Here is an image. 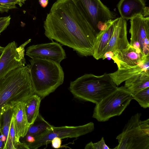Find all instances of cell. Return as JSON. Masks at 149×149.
<instances>
[{"mask_svg":"<svg viewBox=\"0 0 149 149\" xmlns=\"http://www.w3.org/2000/svg\"><path fill=\"white\" fill-rule=\"evenodd\" d=\"M34 94L27 65L12 70L0 79V112L25 102Z\"/></svg>","mask_w":149,"mask_h":149,"instance_id":"2","label":"cell"},{"mask_svg":"<svg viewBox=\"0 0 149 149\" xmlns=\"http://www.w3.org/2000/svg\"><path fill=\"white\" fill-rule=\"evenodd\" d=\"M52 147L55 148H58L61 146V139L58 137L53 139L51 141Z\"/></svg>","mask_w":149,"mask_h":149,"instance_id":"26","label":"cell"},{"mask_svg":"<svg viewBox=\"0 0 149 149\" xmlns=\"http://www.w3.org/2000/svg\"><path fill=\"white\" fill-rule=\"evenodd\" d=\"M94 124L90 122L85 125L76 126H53L44 133L35 139V141L28 145L30 149H36L51 143L55 137L61 139L77 138L93 132Z\"/></svg>","mask_w":149,"mask_h":149,"instance_id":"7","label":"cell"},{"mask_svg":"<svg viewBox=\"0 0 149 149\" xmlns=\"http://www.w3.org/2000/svg\"><path fill=\"white\" fill-rule=\"evenodd\" d=\"M111 37L103 52V56L107 52L113 54L129 47L130 44L127 37V21L121 17L115 19ZM103 57V56H102Z\"/></svg>","mask_w":149,"mask_h":149,"instance_id":"12","label":"cell"},{"mask_svg":"<svg viewBox=\"0 0 149 149\" xmlns=\"http://www.w3.org/2000/svg\"><path fill=\"white\" fill-rule=\"evenodd\" d=\"M117 7L120 17L126 21L138 15L149 16V7L146 6L145 0H120Z\"/></svg>","mask_w":149,"mask_h":149,"instance_id":"14","label":"cell"},{"mask_svg":"<svg viewBox=\"0 0 149 149\" xmlns=\"http://www.w3.org/2000/svg\"><path fill=\"white\" fill-rule=\"evenodd\" d=\"M141 113L132 116L116 137L114 149H149V119L142 120Z\"/></svg>","mask_w":149,"mask_h":149,"instance_id":"5","label":"cell"},{"mask_svg":"<svg viewBox=\"0 0 149 149\" xmlns=\"http://www.w3.org/2000/svg\"><path fill=\"white\" fill-rule=\"evenodd\" d=\"M38 1L41 6L44 8L46 7L48 3V1L47 0H39Z\"/></svg>","mask_w":149,"mask_h":149,"instance_id":"29","label":"cell"},{"mask_svg":"<svg viewBox=\"0 0 149 149\" xmlns=\"http://www.w3.org/2000/svg\"><path fill=\"white\" fill-rule=\"evenodd\" d=\"M31 40L29 39L19 47L13 41L4 47L0 57V79L12 70L25 66L24 48Z\"/></svg>","mask_w":149,"mask_h":149,"instance_id":"10","label":"cell"},{"mask_svg":"<svg viewBox=\"0 0 149 149\" xmlns=\"http://www.w3.org/2000/svg\"><path fill=\"white\" fill-rule=\"evenodd\" d=\"M124 87L132 94L149 87V71L136 74L127 79Z\"/></svg>","mask_w":149,"mask_h":149,"instance_id":"18","label":"cell"},{"mask_svg":"<svg viewBox=\"0 0 149 149\" xmlns=\"http://www.w3.org/2000/svg\"><path fill=\"white\" fill-rule=\"evenodd\" d=\"M4 47L0 46V57L1 56L4 50Z\"/></svg>","mask_w":149,"mask_h":149,"instance_id":"31","label":"cell"},{"mask_svg":"<svg viewBox=\"0 0 149 149\" xmlns=\"http://www.w3.org/2000/svg\"><path fill=\"white\" fill-rule=\"evenodd\" d=\"M31 58H38L52 61L60 64L66 58L65 51L57 42L33 45L26 49V54Z\"/></svg>","mask_w":149,"mask_h":149,"instance_id":"11","label":"cell"},{"mask_svg":"<svg viewBox=\"0 0 149 149\" xmlns=\"http://www.w3.org/2000/svg\"><path fill=\"white\" fill-rule=\"evenodd\" d=\"M15 129L17 140L25 137L30 125L26 114L25 102H20L12 108Z\"/></svg>","mask_w":149,"mask_h":149,"instance_id":"16","label":"cell"},{"mask_svg":"<svg viewBox=\"0 0 149 149\" xmlns=\"http://www.w3.org/2000/svg\"><path fill=\"white\" fill-rule=\"evenodd\" d=\"M16 4L20 7L23 5L17 0H0V12H7L9 10L16 8Z\"/></svg>","mask_w":149,"mask_h":149,"instance_id":"23","label":"cell"},{"mask_svg":"<svg viewBox=\"0 0 149 149\" xmlns=\"http://www.w3.org/2000/svg\"><path fill=\"white\" fill-rule=\"evenodd\" d=\"M117 88L108 74H87L71 81L69 90L76 98L96 104Z\"/></svg>","mask_w":149,"mask_h":149,"instance_id":"4","label":"cell"},{"mask_svg":"<svg viewBox=\"0 0 149 149\" xmlns=\"http://www.w3.org/2000/svg\"><path fill=\"white\" fill-rule=\"evenodd\" d=\"M26 141L29 143H32L34 142L35 141V138L33 136L29 135H26Z\"/></svg>","mask_w":149,"mask_h":149,"instance_id":"28","label":"cell"},{"mask_svg":"<svg viewBox=\"0 0 149 149\" xmlns=\"http://www.w3.org/2000/svg\"><path fill=\"white\" fill-rule=\"evenodd\" d=\"M38 0L39 1V0ZM47 0L49 1V0Z\"/></svg>","mask_w":149,"mask_h":149,"instance_id":"33","label":"cell"},{"mask_svg":"<svg viewBox=\"0 0 149 149\" xmlns=\"http://www.w3.org/2000/svg\"><path fill=\"white\" fill-rule=\"evenodd\" d=\"M41 100L39 96L34 94L25 102L26 114L30 125L33 123L39 114Z\"/></svg>","mask_w":149,"mask_h":149,"instance_id":"19","label":"cell"},{"mask_svg":"<svg viewBox=\"0 0 149 149\" xmlns=\"http://www.w3.org/2000/svg\"><path fill=\"white\" fill-rule=\"evenodd\" d=\"M11 17L10 16L3 17L0 19V35L9 26L10 22Z\"/></svg>","mask_w":149,"mask_h":149,"instance_id":"25","label":"cell"},{"mask_svg":"<svg viewBox=\"0 0 149 149\" xmlns=\"http://www.w3.org/2000/svg\"><path fill=\"white\" fill-rule=\"evenodd\" d=\"M148 71H149V56L136 66L118 69L115 72L108 74L113 82L118 86L133 76Z\"/></svg>","mask_w":149,"mask_h":149,"instance_id":"15","label":"cell"},{"mask_svg":"<svg viewBox=\"0 0 149 149\" xmlns=\"http://www.w3.org/2000/svg\"><path fill=\"white\" fill-rule=\"evenodd\" d=\"M115 19L106 29L100 31L96 36L93 56L97 60L102 58L103 56V51L113 34L114 29L113 23Z\"/></svg>","mask_w":149,"mask_h":149,"instance_id":"17","label":"cell"},{"mask_svg":"<svg viewBox=\"0 0 149 149\" xmlns=\"http://www.w3.org/2000/svg\"><path fill=\"white\" fill-rule=\"evenodd\" d=\"M6 138L0 131V149H3L4 146Z\"/></svg>","mask_w":149,"mask_h":149,"instance_id":"27","label":"cell"},{"mask_svg":"<svg viewBox=\"0 0 149 149\" xmlns=\"http://www.w3.org/2000/svg\"><path fill=\"white\" fill-rule=\"evenodd\" d=\"M53 126L45 120L39 113L33 123L30 125L26 135H31L36 139Z\"/></svg>","mask_w":149,"mask_h":149,"instance_id":"20","label":"cell"},{"mask_svg":"<svg viewBox=\"0 0 149 149\" xmlns=\"http://www.w3.org/2000/svg\"><path fill=\"white\" fill-rule=\"evenodd\" d=\"M45 35L81 56H93L96 35L77 0H57L44 22Z\"/></svg>","mask_w":149,"mask_h":149,"instance_id":"1","label":"cell"},{"mask_svg":"<svg viewBox=\"0 0 149 149\" xmlns=\"http://www.w3.org/2000/svg\"><path fill=\"white\" fill-rule=\"evenodd\" d=\"M28 65L35 94L42 99L63 82L64 73L60 64L46 59L31 58Z\"/></svg>","mask_w":149,"mask_h":149,"instance_id":"3","label":"cell"},{"mask_svg":"<svg viewBox=\"0 0 149 149\" xmlns=\"http://www.w3.org/2000/svg\"><path fill=\"white\" fill-rule=\"evenodd\" d=\"M85 149H109L110 148L105 143L104 138L102 137L100 140L95 143L91 141L85 146Z\"/></svg>","mask_w":149,"mask_h":149,"instance_id":"24","label":"cell"},{"mask_svg":"<svg viewBox=\"0 0 149 149\" xmlns=\"http://www.w3.org/2000/svg\"><path fill=\"white\" fill-rule=\"evenodd\" d=\"M133 99L138 102L143 108L149 107V87L132 94Z\"/></svg>","mask_w":149,"mask_h":149,"instance_id":"22","label":"cell"},{"mask_svg":"<svg viewBox=\"0 0 149 149\" xmlns=\"http://www.w3.org/2000/svg\"><path fill=\"white\" fill-rule=\"evenodd\" d=\"M77 0L96 36L100 32L97 28L99 22H105L117 18L116 13L111 11L100 0Z\"/></svg>","mask_w":149,"mask_h":149,"instance_id":"8","label":"cell"},{"mask_svg":"<svg viewBox=\"0 0 149 149\" xmlns=\"http://www.w3.org/2000/svg\"><path fill=\"white\" fill-rule=\"evenodd\" d=\"M130 45L145 56L149 55V17L137 15L130 19Z\"/></svg>","mask_w":149,"mask_h":149,"instance_id":"9","label":"cell"},{"mask_svg":"<svg viewBox=\"0 0 149 149\" xmlns=\"http://www.w3.org/2000/svg\"><path fill=\"white\" fill-rule=\"evenodd\" d=\"M148 56H145L139 52L130 45L114 53L111 59L117 64L118 69H120L136 66Z\"/></svg>","mask_w":149,"mask_h":149,"instance_id":"13","label":"cell"},{"mask_svg":"<svg viewBox=\"0 0 149 149\" xmlns=\"http://www.w3.org/2000/svg\"><path fill=\"white\" fill-rule=\"evenodd\" d=\"M132 94L124 87L117 88L95 104L92 117L100 122L122 114L133 100Z\"/></svg>","mask_w":149,"mask_h":149,"instance_id":"6","label":"cell"},{"mask_svg":"<svg viewBox=\"0 0 149 149\" xmlns=\"http://www.w3.org/2000/svg\"><path fill=\"white\" fill-rule=\"evenodd\" d=\"M19 1L23 5V4L24 3L25 1L26 0H17Z\"/></svg>","mask_w":149,"mask_h":149,"instance_id":"32","label":"cell"},{"mask_svg":"<svg viewBox=\"0 0 149 149\" xmlns=\"http://www.w3.org/2000/svg\"><path fill=\"white\" fill-rule=\"evenodd\" d=\"M2 115H3V114L0 112V131L1 130V126H2L1 120H2Z\"/></svg>","mask_w":149,"mask_h":149,"instance_id":"30","label":"cell"},{"mask_svg":"<svg viewBox=\"0 0 149 149\" xmlns=\"http://www.w3.org/2000/svg\"><path fill=\"white\" fill-rule=\"evenodd\" d=\"M12 113V109H11L5 111L2 115L3 123L1 131L6 138L3 149H15L10 135V123Z\"/></svg>","mask_w":149,"mask_h":149,"instance_id":"21","label":"cell"}]
</instances>
